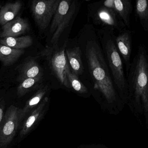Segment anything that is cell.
Segmentation results:
<instances>
[{"mask_svg":"<svg viewBox=\"0 0 148 148\" xmlns=\"http://www.w3.org/2000/svg\"><path fill=\"white\" fill-rule=\"evenodd\" d=\"M30 26L28 21L17 17L2 26L0 31V38L5 37H18L29 32Z\"/></svg>","mask_w":148,"mask_h":148,"instance_id":"cell-13","label":"cell"},{"mask_svg":"<svg viewBox=\"0 0 148 148\" xmlns=\"http://www.w3.org/2000/svg\"><path fill=\"white\" fill-rule=\"evenodd\" d=\"M19 110L15 106L8 108L0 124V148H6L11 143L20 125Z\"/></svg>","mask_w":148,"mask_h":148,"instance_id":"cell-8","label":"cell"},{"mask_svg":"<svg viewBox=\"0 0 148 148\" xmlns=\"http://www.w3.org/2000/svg\"><path fill=\"white\" fill-rule=\"evenodd\" d=\"M127 99L148 112V54L147 47L143 44L138 47L136 53L131 62L126 74Z\"/></svg>","mask_w":148,"mask_h":148,"instance_id":"cell-2","label":"cell"},{"mask_svg":"<svg viewBox=\"0 0 148 148\" xmlns=\"http://www.w3.org/2000/svg\"><path fill=\"white\" fill-rule=\"evenodd\" d=\"M135 14L136 18L145 32H148V1L136 0L135 3Z\"/></svg>","mask_w":148,"mask_h":148,"instance_id":"cell-20","label":"cell"},{"mask_svg":"<svg viewBox=\"0 0 148 148\" xmlns=\"http://www.w3.org/2000/svg\"><path fill=\"white\" fill-rule=\"evenodd\" d=\"M87 22L94 26L121 32L127 28L117 13L102 4L101 1L87 5Z\"/></svg>","mask_w":148,"mask_h":148,"instance_id":"cell-6","label":"cell"},{"mask_svg":"<svg viewBox=\"0 0 148 148\" xmlns=\"http://www.w3.org/2000/svg\"><path fill=\"white\" fill-rule=\"evenodd\" d=\"M82 52L84 73L82 82L91 93L109 104L120 98L116 90L96 28L84 24L75 37Z\"/></svg>","mask_w":148,"mask_h":148,"instance_id":"cell-1","label":"cell"},{"mask_svg":"<svg viewBox=\"0 0 148 148\" xmlns=\"http://www.w3.org/2000/svg\"><path fill=\"white\" fill-rule=\"evenodd\" d=\"M49 90L50 86L49 84L43 85L37 90L34 95L27 100L24 108L22 109L19 108L18 117L20 125L25 119L39 104Z\"/></svg>","mask_w":148,"mask_h":148,"instance_id":"cell-14","label":"cell"},{"mask_svg":"<svg viewBox=\"0 0 148 148\" xmlns=\"http://www.w3.org/2000/svg\"><path fill=\"white\" fill-rule=\"evenodd\" d=\"M60 0H34L31 4L32 15L38 28L41 31L47 29Z\"/></svg>","mask_w":148,"mask_h":148,"instance_id":"cell-7","label":"cell"},{"mask_svg":"<svg viewBox=\"0 0 148 148\" xmlns=\"http://www.w3.org/2000/svg\"><path fill=\"white\" fill-rule=\"evenodd\" d=\"M66 76L71 87V91L82 96H86L90 94V92L83 82L72 72L67 65L66 70Z\"/></svg>","mask_w":148,"mask_h":148,"instance_id":"cell-19","label":"cell"},{"mask_svg":"<svg viewBox=\"0 0 148 148\" xmlns=\"http://www.w3.org/2000/svg\"><path fill=\"white\" fill-rule=\"evenodd\" d=\"M2 6L1 5V4H0V9H1V7Z\"/></svg>","mask_w":148,"mask_h":148,"instance_id":"cell-23","label":"cell"},{"mask_svg":"<svg viewBox=\"0 0 148 148\" xmlns=\"http://www.w3.org/2000/svg\"><path fill=\"white\" fill-rule=\"evenodd\" d=\"M66 45L62 47L47 45L36 56L38 58L42 57L45 58L51 75L54 78L59 86L71 91L66 76V70L68 64L65 53Z\"/></svg>","mask_w":148,"mask_h":148,"instance_id":"cell-5","label":"cell"},{"mask_svg":"<svg viewBox=\"0 0 148 148\" xmlns=\"http://www.w3.org/2000/svg\"><path fill=\"white\" fill-rule=\"evenodd\" d=\"M65 53L69 67L81 81L84 73V68L80 47L75 38H69L66 45Z\"/></svg>","mask_w":148,"mask_h":148,"instance_id":"cell-9","label":"cell"},{"mask_svg":"<svg viewBox=\"0 0 148 148\" xmlns=\"http://www.w3.org/2000/svg\"><path fill=\"white\" fill-rule=\"evenodd\" d=\"M49 100L48 97L44 98L38 106L29 114L26 119L23 121L20 132L21 137H24L28 135L39 121L42 119L47 110Z\"/></svg>","mask_w":148,"mask_h":148,"instance_id":"cell-12","label":"cell"},{"mask_svg":"<svg viewBox=\"0 0 148 148\" xmlns=\"http://www.w3.org/2000/svg\"><path fill=\"white\" fill-rule=\"evenodd\" d=\"M115 42L117 49L123 60L126 69V74L129 71L131 64L132 53V32L125 28L115 35Z\"/></svg>","mask_w":148,"mask_h":148,"instance_id":"cell-11","label":"cell"},{"mask_svg":"<svg viewBox=\"0 0 148 148\" xmlns=\"http://www.w3.org/2000/svg\"><path fill=\"white\" fill-rule=\"evenodd\" d=\"M114 10L117 13L126 27L130 25V17L133 9L132 0H113Z\"/></svg>","mask_w":148,"mask_h":148,"instance_id":"cell-16","label":"cell"},{"mask_svg":"<svg viewBox=\"0 0 148 148\" xmlns=\"http://www.w3.org/2000/svg\"><path fill=\"white\" fill-rule=\"evenodd\" d=\"M38 58L37 56H28L16 67L15 70L18 72L16 79L18 82L28 78H44V69L37 61Z\"/></svg>","mask_w":148,"mask_h":148,"instance_id":"cell-10","label":"cell"},{"mask_svg":"<svg viewBox=\"0 0 148 148\" xmlns=\"http://www.w3.org/2000/svg\"><path fill=\"white\" fill-rule=\"evenodd\" d=\"M21 1L8 2L0 9V25H4L16 18L22 8Z\"/></svg>","mask_w":148,"mask_h":148,"instance_id":"cell-15","label":"cell"},{"mask_svg":"<svg viewBox=\"0 0 148 148\" xmlns=\"http://www.w3.org/2000/svg\"><path fill=\"white\" fill-rule=\"evenodd\" d=\"M33 39L29 35L20 37H5L0 38V44L17 50H23L31 46Z\"/></svg>","mask_w":148,"mask_h":148,"instance_id":"cell-18","label":"cell"},{"mask_svg":"<svg viewBox=\"0 0 148 148\" xmlns=\"http://www.w3.org/2000/svg\"><path fill=\"white\" fill-rule=\"evenodd\" d=\"M24 50H17L0 44V61L8 67L15 64L24 54Z\"/></svg>","mask_w":148,"mask_h":148,"instance_id":"cell-17","label":"cell"},{"mask_svg":"<svg viewBox=\"0 0 148 148\" xmlns=\"http://www.w3.org/2000/svg\"><path fill=\"white\" fill-rule=\"evenodd\" d=\"M5 101L4 100H1L0 102V124L4 117V109L5 108Z\"/></svg>","mask_w":148,"mask_h":148,"instance_id":"cell-22","label":"cell"},{"mask_svg":"<svg viewBox=\"0 0 148 148\" xmlns=\"http://www.w3.org/2000/svg\"><path fill=\"white\" fill-rule=\"evenodd\" d=\"M114 85L120 98L127 99L126 77L122 58L115 42V32L105 28L96 29Z\"/></svg>","mask_w":148,"mask_h":148,"instance_id":"cell-4","label":"cell"},{"mask_svg":"<svg viewBox=\"0 0 148 148\" xmlns=\"http://www.w3.org/2000/svg\"><path fill=\"white\" fill-rule=\"evenodd\" d=\"M84 2L81 0H60L50 24L51 38L47 45L62 47L66 45Z\"/></svg>","mask_w":148,"mask_h":148,"instance_id":"cell-3","label":"cell"},{"mask_svg":"<svg viewBox=\"0 0 148 148\" xmlns=\"http://www.w3.org/2000/svg\"><path fill=\"white\" fill-rule=\"evenodd\" d=\"M44 78H28L20 82L17 87V96L23 97L27 93L38 90L43 85Z\"/></svg>","mask_w":148,"mask_h":148,"instance_id":"cell-21","label":"cell"}]
</instances>
